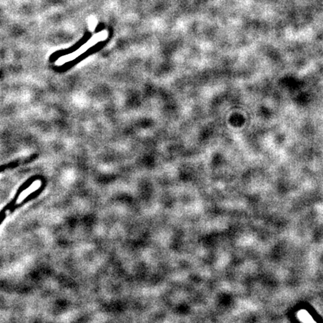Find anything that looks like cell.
<instances>
[{
  "label": "cell",
  "instance_id": "6da1fadb",
  "mask_svg": "<svg viewBox=\"0 0 323 323\" xmlns=\"http://www.w3.org/2000/svg\"><path fill=\"white\" fill-rule=\"evenodd\" d=\"M33 178L29 179L27 181L25 182L24 183L21 185L17 190V193H16L15 196H14V199H11V202L6 205V206H4L2 208V210L0 211V225L2 223L4 219L6 218V212L7 211H10L12 209L13 206L16 204V202H17V199H18L19 196H20L22 193H23L24 190H26V189H28L36 180H33Z\"/></svg>",
  "mask_w": 323,
  "mask_h": 323
}]
</instances>
